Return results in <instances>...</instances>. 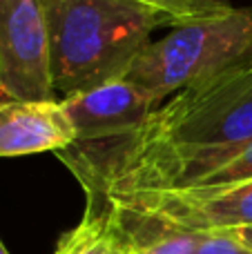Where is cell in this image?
Masks as SVG:
<instances>
[{
  "label": "cell",
  "mask_w": 252,
  "mask_h": 254,
  "mask_svg": "<svg viewBox=\"0 0 252 254\" xmlns=\"http://www.w3.org/2000/svg\"><path fill=\"white\" fill-rule=\"evenodd\" d=\"M252 140V67L194 83L159 105L136 129L56 158L87 201L152 190L196 188Z\"/></svg>",
  "instance_id": "obj_1"
},
{
  "label": "cell",
  "mask_w": 252,
  "mask_h": 254,
  "mask_svg": "<svg viewBox=\"0 0 252 254\" xmlns=\"http://www.w3.org/2000/svg\"><path fill=\"white\" fill-rule=\"evenodd\" d=\"M49 76L63 98L127 76L168 18L134 0H45Z\"/></svg>",
  "instance_id": "obj_2"
},
{
  "label": "cell",
  "mask_w": 252,
  "mask_h": 254,
  "mask_svg": "<svg viewBox=\"0 0 252 254\" xmlns=\"http://www.w3.org/2000/svg\"><path fill=\"white\" fill-rule=\"evenodd\" d=\"M252 67V7L174 27L150 43L125 80L161 105L168 96L228 71Z\"/></svg>",
  "instance_id": "obj_3"
},
{
  "label": "cell",
  "mask_w": 252,
  "mask_h": 254,
  "mask_svg": "<svg viewBox=\"0 0 252 254\" xmlns=\"http://www.w3.org/2000/svg\"><path fill=\"white\" fill-rule=\"evenodd\" d=\"M96 203L172 232L214 234L252 228V181L226 188L152 190Z\"/></svg>",
  "instance_id": "obj_4"
},
{
  "label": "cell",
  "mask_w": 252,
  "mask_h": 254,
  "mask_svg": "<svg viewBox=\"0 0 252 254\" xmlns=\"http://www.w3.org/2000/svg\"><path fill=\"white\" fill-rule=\"evenodd\" d=\"M0 98H54L45 0H0Z\"/></svg>",
  "instance_id": "obj_5"
},
{
  "label": "cell",
  "mask_w": 252,
  "mask_h": 254,
  "mask_svg": "<svg viewBox=\"0 0 252 254\" xmlns=\"http://www.w3.org/2000/svg\"><path fill=\"white\" fill-rule=\"evenodd\" d=\"M61 103L76 129L74 145H94L119 138L136 129L159 107L125 78L89 92L71 94Z\"/></svg>",
  "instance_id": "obj_6"
},
{
  "label": "cell",
  "mask_w": 252,
  "mask_h": 254,
  "mask_svg": "<svg viewBox=\"0 0 252 254\" xmlns=\"http://www.w3.org/2000/svg\"><path fill=\"white\" fill-rule=\"evenodd\" d=\"M74 143L76 129L61 101H0V158L58 154Z\"/></svg>",
  "instance_id": "obj_7"
},
{
  "label": "cell",
  "mask_w": 252,
  "mask_h": 254,
  "mask_svg": "<svg viewBox=\"0 0 252 254\" xmlns=\"http://www.w3.org/2000/svg\"><path fill=\"white\" fill-rule=\"evenodd\" d=\"M54 254H134V246L110 205L87 201L80 223L63 234Z\"/></svg>",
  "instance_id": "obj_8"
},
{
  "label": "cell",
  "mask_w": 252,
  "mask_h": 254,
  "mask_svg": "<svg viewBox=\"0 0 252 254\" xmlns=\"http://www.w3.org/2000/svg\"><path fill=\"white\" fill-rule=\"evenodd\" d=\"M143 7L154 9L156 13L168 18L170 27H183L194 20H201L196 0H134Z\"/></svg>",
  "instance_id": "obj_9"
},
{
  "label": "cell",
  "mask_w": 252,
  "mask_h": 254,
  "mask_svg": "<svg viewBox=\"0 0 252 254\" xmlns=\"http://www.w3.org/2000/svg\"><path fill=\"white\" fill-rule=\"evenodd\" d=\"M192 254H252L237 232H214V234H201Z\"/></svg>",
  "instance_id": "obj_10"
},
{
  "label": "cell",
  "mask_w": 252,
  "mask_h": 254,
  "mask_svg": "<svg viewBox=\"0 0 252 254\" xmlns=\"http://www.w3.org/2000/svg\"><path fill=\"white\" fill-rule=\"evenodd\" d=\"M196 9H199L201 18H212L228 13L232 7L228 4V0H196Z\"/></svg>",
  "instance_id": "obj_11"
},
{
  "label": "cell",
  "mask_w": 252,
  "mask_h": 254,
  "mask_svg": "<svg viewBox=\"0 0 252 254\" xmlns=\"http://www.w3.org/2000/svg\"><path fill=\"white\" fill-rule=\"evenodd\" d=\"M235 232H237V237L246 243V246L252 248V228H241V230H235Z\"/></svg>",
  "instance_id": "obj_12"
},
{
  "label": "cell",
  "mask_w": 252,
  "mask_h": 254,
  "mask_svg": "<svg viewBox=\"0 0 252 254\" xmlns=\"http://www.w3.org/2000/svg\"><path fill=\"white\" fill-rule=\"evenodd\" d=\"M0 254H9L7 248H4V243H2V239H0Z\"/></svg>",
  "instance_id": "obj_13"
}]
</instances>
